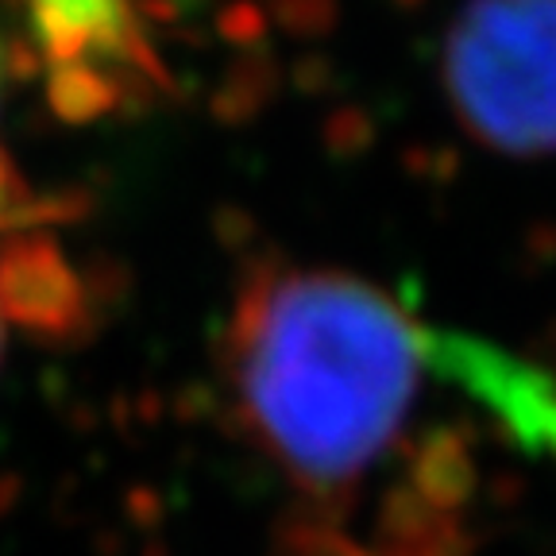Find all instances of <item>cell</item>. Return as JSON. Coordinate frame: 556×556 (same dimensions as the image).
<instances>
[{"instance_id": "6da1fadb", "label": "cell", "mask_w": 556, "mask_h": 556, "mask_svg": "<svg viewBox=\"0 0 556 556\" xmlns=\"http://www.w3.org/2000/svg\"><path fill=\"white\" fill-rule=\"evenodd\" d=\"M429 332L391 298L332 270H287L243 298L232 375L248 426L298 483L340 491L394 448Z\"/></svg>"}, {"instance_id": "7a4b0ae2", "label": "cell", "mask_w": 556, "mask_h": 556, "mask_svg": "<svg viewBox=\"0 0 556 556\" xmlns=\"http://www.w3.org/2000/svg\"><path fill=\"white\" fill-rule=\"evenodd\" d=\"M464 128L503 155L556 151V0H468L444 39Z\"/></svg>"}, {"instance_id": "3957f363", "label": "cell", "mask_w": 556, "mask_h": 556, "mask_svg": "<svg viewBox=\"0 0 556 556\" xmlns=\"http://www.w3.org/2000/svg\"><path fill=\"white\" fill-rule=\"evenodd\" d=\"M429 364H441L444 375L476 394L503 421L506 433H518L521 444L556 456V379L491 344L464 337L433 340V332H429Z\"/></svg>"}, {"instance_id": "277c9868", "label": "cell", "mask_w": 556, "mask_h": 556, "mask_svg": "<svg viewBox=\"0 0 556 556\" xmlns=\"http://www.w3.org/2000/svg\"><path fill=\"white\" fill-rule=\"evenodd\" d=\"M31 20L62 62H86L93 54L101 66L121 59L124 66H139L131 0H31Z\"/></svg>"}, {"instance_id": "5b68a950", "label": "cell", "mask_w": 556, "mask_h": 556, "mask_svg": "<svg viewBox=\"0 0 556 556\" xmlns=\"http://www.w3.org/2000/svg\"><path fill=\"white\" fill-rule=\"evenodd\" d=\"M0 93H4V47H0ZM31 190H27V182L16 174V166L9 163L4 148H0V228L20 217H31Z\"/></svg>"}]
</instances>
